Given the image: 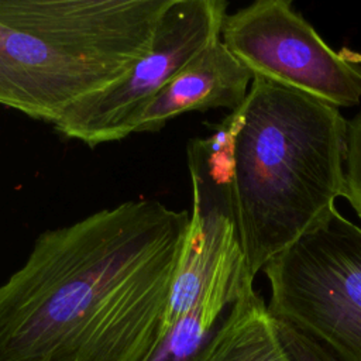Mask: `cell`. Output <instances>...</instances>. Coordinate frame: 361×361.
Instances as JSON below:
<instances>
[{
	"mask_svg": "<svg viewBox=\"0 0 361 361\" xmlns=\"http://www.w3.org/2000/svg\"><path fill=\"white\" fill-rule=\"evenodd\" d=\"M269 312L340 361H361V227L336 212L265 265Z\"/></svg>",
	"mask_w": 361,
	"mask_h": 361,
	"instance_id": "277c9868",
	"label": "cell"
},
{
	"mask_svg": "<svg viewBox=\"0 0 361 361\" xmlns=\"http://www.w3.org/2000/svg\"><path fill=\"white\" fill-rule=\"evenodd\" d=\"M252 73L221 38L189 61L144 110L135 133L158 131L169 120L193 110H235L248 93Z\"/></svg>",
	"mask_w": 361,
	"mask_h": 361,
	"instance_id": "ba28073f",
	"label": "cell"
},
{
	"mask_svg": "<svg viewBox=\"0 0 361 361\" xmlns=\"http://www.w3.org/2000/svg\"><path fill=\"white\" fill-rule=\"evenodd\" d=\"M189 216L131 200L38 235L0 285V361H144Z\"/></svg>",
	"mask_w": 361,
	"mask_h": 361,
	"instance_id": "6da1fadb",
	"label": "cell"
},
{
	"mask_svg": "<svg viewBox=\"0 0 361 361\" xmlns=\"http://www.w3.org/2000/svg\"><path fill=\"white\" fill-rule=\"evenodd\" d=\"M199 361H292L274 314L254 289L243 295L216 327Z\"/></svg>",
	"mask_w": 361,
	"mask_h": 361,
	"instance_id": "9c48e42d",
	"label": "cell"
},
{
	"mask_svg": "<svg viewBox=\"0 0 361 361\" xmlns=\"http://www.w3.org/2000/svg\"><path fill=\"white\" fill-rule=\"evenodd\" d=\"M171 0H0V104L56 123L123 79Z\"/></svg>",
	"mask_w": 361,
	"mask_h": 361,
	"instance_id": "3957f363",
	"label": "cell"
},
{
	"mask_svg": "<svg viewBox=\"0 0 361 361\" xmlns=\"http://www.w3.org/2000/svg\"><path fill=\"white\" fill-rule=\"evenodd\" d=\"M227 1L171 0L149 49L111 86L71 106L55 124L68 138L89 145L121 140L137 124L166 83L221 35Z\"/></svg>",
	"mask_w": 361,
	"mask_h": 361,
	"instance_id": "5b68a950",
	"label": "cell"
},
{
	"mask_svg": "<svg viewBox=\"0 0 361 361\" xmlns=\"http://www.w3.org/2000/svg\"><path fill=\"white\" fill-rule=\"evenodd\" d=\"M220 37L252 76L337 109L361 100V68L333 51L290 1L259 0L227 14Z\"/></svg>",
	"mask_w": 361,
	"mask_h": 361,
	"instance_id": "8992f818",
	"label": "cell"
},
{
	"mask_svg": "<svg viewBox=\"0 0 361 361\" xmlns=\"http://www.w3.org/2000/svg\"><path fill=\"white\" fill-rule=\"evenodd\" d=\"M361 219V113L347 126L345 185L343 196Z\"/></svg>",
	"mask_w": 361,
	"mask_h": 361,
	"instance_id": "8fae6325",
	"label": "cell"
},
{
	"mask_svg": "<svg viewBox=\"0 0 361 361\" xmlns=\"http://www.w3.org/2000/svg\"><path fill=\"white\" fill-rule=\"evenodd\" d=\"M252 281L228 213L212 197L193 189L189 224L159 334L196 307H202L217 323L226 307L254 289Z\"/></svg>",
	"mask_w": 361,
	"mask_h": 361,
	"instance_id": "52a82bcc",
	"label": "cell"
},
{
	"mask_svg": "<svg viewBox=\"0 0 361 361\" xmlns=\"http://www.w3.org/2000/svg\"><path fill=\"white\" fill-rule=\"evenodd\" d=\"M216 324L202 307L190 310L158 336L144 361H199Z\"/></svg>",
	"mask_w": 361,
	"mask_h": 361,
	"instance_id": "30bf717a",
	"label": "cell"
},
{
	"mask_svg": "<svg viewBox=\"0 0 361 361\" xmlns=\"http://www.w3.org/2000/svg\"><path fill=\"white\" fill-rule=\"evenodd\" d=\"M347 126L337 107L252 76L243 103L190 142L192 186L228 213L252 278L337 212Z\"/></svg>",
	"mask_w": 361,
	"mask_h": 361,
	"instance_id": "7a4b0ae2",
	"label": "cell"
},
{
	"mask_svg": "<svg viewBox=\"0 0 361 361\" xmlns=\"http://www.w3.org/2000/svg\"><path fill=\"white\" fill-rule=\"evenodd\" d=\"M281 341L292 361H340L317 341L299 331L293 326L276 319Z\"/></svg>",
	"mask_w": 361,
	"mask_h": 361,
	"instance_id": "7c38bea8",
	"label": "cell"
}]
</instances>
